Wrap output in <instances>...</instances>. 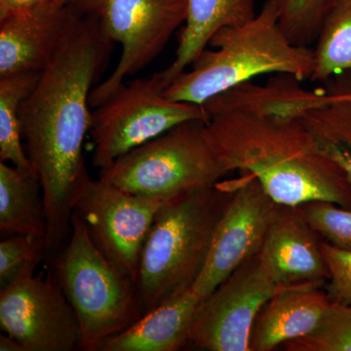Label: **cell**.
Wrapping results in <instances>:
<instances>
[{
    "mask_svg": "<svg viewBox=\"0 0 351 351\" xmlns=\"http://www.w3.org/2000/svg\"><path fill=\"white\" fill-rule=\"evenodd\" d=\"M299 82L276 75L210 99L202 106L208 143L226 169L255 177L278 204L327 201L351 210L350 180L295 112Z\"/></svg>",
    "mask_w": 351,
    "mask_h": 351,
    "instance_id": "obj_1",
    "label": "cell"
},
{
    "mask_svg": "<svg viewBox=\"0 0 351 351\" xmlns=\"http://www.w3.org/2000/svg\"><path fill=\"white\" fill-rule=\"evenodd\" d=\"M112 45L82 16L21 108L25 152L43 186L46 251L59 248L71 234L76 188L86 168L83 144L91 128L92 85Z\"/></svg>",
    "mask_w": 351,
    "mask_h": 351,
    "instance_id": "obj_2",
    "label": "cell"
},
{
    "mask_svg": "<svg viewBox=\"0 0 351 351\" xmlns=\"http://www.w3.org/2000/svg\"><path fill=\"white\" fill-rule=\"evenodd\" d=\"M281 0H267L257 15L242 25L219 29L203 50L177 76L164 94L171 100L203 106L210 99L252 82L263 75H289L311 80L314 50L295 45L281 29Z\"/></svg>",
    "mask_w": 351,
    "mask_h": 351,
    "instance_id": "obj_3",
    "label": "cell"
},
{
    "mask_svg": "<svg viewBox=\"0 0 351 351\" xmlns=\"http://www.w3.org/2000/svg\"><path fill=\"white\" fill-rule=\"evenodd\" d=\"M237 177L164 201L143 248L137 280L142 315L193 288L209 256Z\"/></svg>",
    "mask_w": 351,
    "mask_h": 351,
    "instance_id": "obj_4",
    "label": "cell"
},
{
    "mask_svg": "<svg viewBox=\"0 0 351 351\" xmlns=\"http://www.w3.org/2000/svg\"><path fill=\"white\" fill-rule=\"evenodd\" d=\"M69 239L55 274L80 321L82 350L98 351L105 339L142 316L137 286L97 247L75 212Z\"/></svg>",
    "mask_w": 351,
    "mask_h": 351,
    "instance_id": "obj_5",
    "label": "cell"
},
{
    "mask_svg": "<svg viewBox=\"0 0 351 351\" xmlns=\"http://www.w3.org/2000/svg\"><path fill=\"white\" fill-rule=\"evenodd\" d=\"M203 119L189 120L132 149L100 170V179L127 193L169 199L213 186L230 171L208 143Z\"/></svg>",
    "mask_w": 351,
    "mask_h": 351,
    "instance_id": "obj_6",
    "label": "cell"
},
{
    "mask_svg": "<svg viewBox=\"0 0 351 351\" xmlns=\"http://www.w3.org/2000/svg\"><path fill=\"white\" fill-rule=\"evenodd\" d=\"M83 16L93 21L112 43L121 46L119 63L105 82L93 88L92 108L117 91L128 76L154 61L188 15L186 0H69Z\"/></svg>",
    "mask_w": 351,
    "mask_h": 351,
    "instance_id": "obj_7",
    "label": "cell"
},
{
    "mask_svg": "<svg viewBox=\"0 0 351 351\" xmlns=\"http://www.w3.org/2000/svg\"><path fill=\"white\" fill-rule=\"evenodd\" d=\"M158 73L124 83L92 112L93 164L99 170L119 156L189 120H207L202 106L171 100Z\"/></svg>",
    "mask_w": 351,
    "mask_h": 351,
    "instance_id": "obj_8",
    "label": "cell"
},
{
    "mask_svg": "<svg viewBox=\"0 0 351 351\" xmlns=\"http://www.w3.org/2000/svg\"><path fill=\"white\" fill-rule=\"evenodd\" d=\"M162 199L127 193L83 170L73 212L106 257L137 286L143 248Z\"/></svg>",
    "mask_w": 351,
    "mask_h": 351,
    "instance_id": "obj_9",
    "label": "cell"
},
{
    "mask_svg": "<svg viewBox=\"0 0 351 351\" xmlns=\"http://www.w3.org/2000/svg\"><path fill=\"white\" fill-rule=\"evenodd\" d=\"M38 263L0 290V326L27 351L82 350L80 321L55 270L34 276Z\"/></svg>",
    "mask_w": 351,
    "mask_h": 351,
    "instance_id": "obj_10",
    "label": "cell"
},
{
    "mask_svg": "<svg viewBox=\"0 0 351 351\" xmlns=\"http://www.w3.org/2000/svg\"><path fill=\"white\" fill-rule=\"evenodd\" d=\"M283 287L267 274L258 254L249 258L201 299L189 328V343L209 351H251L256 317Z\"/></svg>",
    "mask_w": 351,
    "mask_h": 351,
    "instance_id": "obj_11",
    "label": "cell"
},
{
    "mask_svg": "<svg viewBox=\"0 0 351 351\" xmlns=\"http://www.w3.org/2000/svg\"><path fill=\"white\" fill-rule=\"evenodd\" d=\"M280 205L255 177L239 172L237 189L219 219L204 269L193 288L200 299L260 253Z\"/></svg>",
    "mask_w": 351,
    "mask_h": 351,
    "instance_id": "obj_12",
    "label": "cell"
},
{
    "mask_svg": "<svg viewBox=\"0 0 351 351\" xmlns=\"http://www.w3.org/2000/svg\"><path fill=\"white\" fill-rule=\"evenodd\" d=\"M80 19L69 0H44L0 13V77L41 73Z\"/></svg>",
    "mask_w": 351,
    "mask_h": 351,
    "instance_id": "obj_13",
    "label": "cell"
},
{
    "mask_svg": "<svg viewBox=\"0 0 351 351\" xmlns=\"http://www.w3.org/2000/svg\"><path fill=\"white\" fill-rule=\"evenodd\" d=\"M320 239L300 205H280L258 256L278 285L324 284L329 279V271Z\"/></svg>",
    "mask_w": 351,
    "mask_h": 351,
    "instance_id": "obj_14",
    "label": "cell"
},
{
    "mask_svg": "<svg viewBox=\"0 0 351 351\" xmlns=\"http://www.w3.org/2000/svg\"><path fill=\"white\" fill-rule=\"evenodd\" d=\"M321 283L284 286L263 306L251 332V351H270L311 332L332 300Z\"/></svg>",
    "mask_w": 351,
    "mask_h": 351,
    "instance_id": "obj_15",
    "label": "cell"
},
{
    "mask_svg": "<svg viewBox=\"0 0 351 351\" xmlns=\"http://www.w3.org/2000/svg\"><path fill=\"white\" fill-rule=\"evenodd\" d=\"M324 83V89L302 90L295 110L320 149L351 182V99L343 95L338 78Z\"/></svg>",
    "mask_w": 351,
    "mask_h": 351,
    "instance_id": "obj_16",
    "label": "cell"
},
{
    "mask_svg": "<svg viewBox=\"0 0 351 351\" xmlns=\"http://www.w3.org/2000/svg\"><path fill=\"white\" fill-rule=\"evenodd\" d=\"M201 299L193 289L141 316L126 330L101 343L98 351H175L189 343V332Z\"/></svg>",
    "mask_w": 351,
    "mask_h": 351,
    "instance_id": "obj_17",
    "label": "cell"
},
{
    "mask_svg": "<svg viewBox=\"0 0 351 351\" xmlns=\"http://www.w3.org/2000/svg\"><path fill=\"white\" fill-rule=\"evenodd\" d=\"M188 15L184 24L175 58L169 66L159 71L164 86L181 75L206 49L219 29L242 25L253 19L256 0H186Z\"/></svg>",
    "mask_w": 351,
    "mask_h": 351,
    "instance_id": "obj_18",
    "label": "cell"
},
{
    "mask_svg": "<svg viewBox=\"0 0 351 351\" xmlns=\"http://www.w3.org/2000/svg\"><path fill=\"white\" fill-rule=\"evenodd\" d=\"M0 230L2 234L32 235L46 240L43 186L32 164L22 168L0 161Z\"/></svg>",
    "mask_w": 351,
    "mask_h": 351,
    "instance_id": "obj_19",
    "label": "cell"
},
{
    "mask_svg": "<svg viewBox=\"0 0 351 351\" xmlns=\"http://www.w3.org/2000/svg\"><path fill=\"white\" fill-rule=\"evenodd\" d=\"M39 76L40 73H25L0 77V161L18 167L31 166L23 145L20 113Z\"/></svg>",
    "mask_w": 351,
    "mask_h": 351,
    "instance_id": "obj_20",
    "label": "cell"
},
{
    "mask_svg": "<svg viewBox=\"0 0 351 351\" xmlns=\"http://www.w3.org/2000/svg\"><path fill=\"white\" fill-rule=\"evenodd\" d=\"M311 82H327L351 71V0H338L328 15L315 45Z\"/></svg>",
    "mask_w": 351,
    "mask_h": 351,
    "instance_id": "obj_21",
    "label": "cell"
},
{
    "mask_svg": "<svg viewBox=\"0 0 351 351\" xmlns=\"http://www.w3.org/2000/svg\"><path fill=\"white\" fill-rule=\"evenodd\" d=\"M283 346L288 351H351V306L332 301L313 331Z\"/></svg>",
    "mask_w": 351,
    "mask_h": 351,
    "instance_id": "obj_22",
    "label": "cell"
},
{
    "mask_svg": "<svg viewBox=\"0 0 351 351\" xmlns=\"http://www.w3.org/2000/svg\"><path fill=\"white\" fill-rule=\"evenodd\" d=\"M337 1L338 0H281L279 18L281 29L295 45L313 48Z\"/></svg>",
    "mask_w": 351,
    "mask_h": 351,
    "instance_id": "obj_23",
    "label": "cell"
},
{
    "mask_svg": "<svg viewBox=\"0 0 351 351\" xmlns=\"http://www.w3.org/2000/svg\"><path fill=\"white\" fill-rule=\"evenodd\" d=\"M300 206L306 221L321 239L332 246L351 250L350 209L327 201H311Z\"/></svg>",
    "mask_w": 351,
    "mask_h": 351,
    "instance_id": "obj_24",
    "label": "cell"
},
{
    "mask_svg": "<svg viewBox=\"0 0 351 351\" xmlns=\"http://www.w3.org/2000/svg\"><path fill=\"white\" fill-rule=\"evenodd\" d=\"M46 251L45 240L14 234L0 242V290L20 278L29 265L38 263Z\"/></svg>",
    "mask_w": 351,
    "mask_h": 351,
    "instance_id": "obj_25",
    "label": "cell"
},
{
    "mask_svg": "<svg viewBox=\"0 0 351 351\" xmlns=\"http://www.w3.org/2000/svg\"><path fill=\"white\" fill-rule=\"evenodd\" d=\"M323 257L329 271L327 293L332 302L351 306V250L322 241Z\"/></svg>",
    "mask_w": 351,
    "mask_h": 351,
    "instance_id": "obj_26",
    "label": "cell"
},
{
    "mask_svg": "<svg viewBox=\"0 0 351 351\" xmlns=\"http://www.w3.org/2000/svg\"><path fill=\"white\" fill-rule=\"evenodd\" d=\"M44 0H0V13L34 5Z\"/></svg>",
    "mask_w": 351,
    "mask_h": 351,
    "instance_id": "obj_27",
    "label": "cell"
},
{
    "mask_svg": "<svg viewBox=\"0 0 351 351\" xmlns=\"http://www.w3.org/2000/svg\"><path fill=\"white\" fill-rule=\"evenodd\" d=\"M0 350L1 351H27L24 346L18 339L13 338L10 335H0Z\"/></svg>",
    "mask_w": 351,
    "mask_h": 351,
    "instance_id": "obj_28",
    "label": "cell"
},
{
    "mask_svg": "<svg viewBox=\"0 0 351 351\" xmlns=\"http://www.w3.org/2000/svg\"><path fill=\"white\" fill-rule=\"evenodd\" d=\"M341 83V90L346 98L351 99V71L336 75Z\"/></svg>",
    "mask_w": 351,
    "mask_h": 351,
    "instance_id": "obj_29",
    "label": "cell"
}]
</instances>
